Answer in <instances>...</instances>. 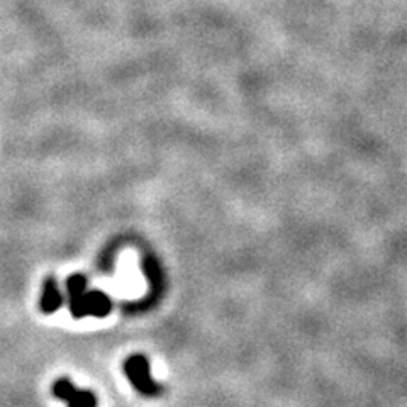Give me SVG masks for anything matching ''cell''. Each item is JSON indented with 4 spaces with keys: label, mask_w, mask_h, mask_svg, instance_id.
Listing matches in <instances>:
<instances>
[{
    "label": "cell",
    "mask_w": 407,
    "mask_h": 407,
    "mask_svg": "<svg viewBox=\"0 0 407 407\" xmlns=\"http://www.w3.org/2000/svg\"><path fill=\"white\" fill-rule=\"evenodd\" d=\"M124 372H126L127 379L138 392L143 396L155 397L161 392V387L156 384V380L151 377L149 370V361L143 355H132L124 363Z\"/></svg>",
    "instance_id": "6da1fadb"
},
{
    "label": "cell",
    "mask_w": 407,
    "mask_h": 407,
    "mask_svg": "<svg viewBox=\"0 0 407 407\" xmlns=\"http://www.w3.org/2000/svg\"><path fill=\"white\" fill-rule=\"evenodd\" d=\"M53 396L65 401L68 407H97V397L90 390H78L70 379H58L51 387Z\"/></svg>",
    "instance_id": "7a4b0ae2"
},
{
    "label": "cell",
    "mask_w": 407,
    "mask_h": 407,
    "mask_svg": "<svg viewBox=\"0 0 407 407\" xmlns=\"http://www.w3.org/2000/svg\"><path fill=\"white\" fill-rule=\"evenodd\" d=\"M66 292H68L70 313L75 319L85 318V296H87V278L84 275H72L66 280Z\"/></svg>",
    "instance_id": "3957f363"
},
{
    "label": "cell",
    "mask_w": 407,
    "mask_h": 407,
    "mask_svg": "<svg viewBox=\"0 0 407 407\" xmlns=\"http://www.w3.org/2000/svg\"><path fill=\"white\" fill-rule=\"evenodd\" d=\"M63 304V296H61V290L58 287V282L53 277H49L44 280L43 285V296H41V309L43 313L51 314L58 311Z\"/></svg>",
    "instance_id": "277c9868"
},
{
    "label": "cell",
    "mask_w": 407,
    "mask_h": 407,
    "mask_svg": "<svg viewBox=\"0 0 407 407\" xmlns=\"http://www.w3.org/2000/svg\"><path fill=\"white\" fill-rule=\"evenodd\" d=\"M112 311V301L104 292H87L85 296V313L87 315H95V318H106Z\"/></svg>",
    "instance_id": "5b68a950"
}]
</instances>
